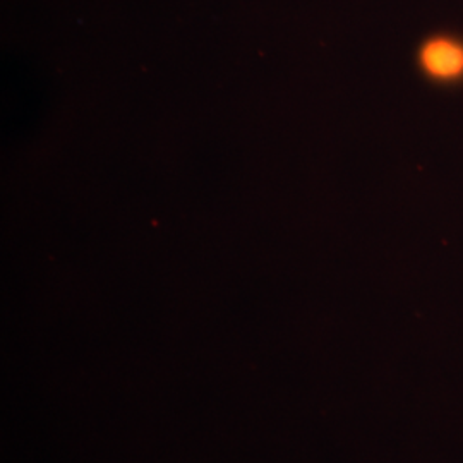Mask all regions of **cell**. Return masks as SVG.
<instances>
[{
  "label": "cell",
  "mask_w": 463,
  "mask_h": 463,
  "mask_svg": "<svg viewBox=\"0 0 463 463\" xmlns=\"http://www.w3.org/2000/svg\"><path fill=\"white\" fill-rule=\"evenodd\" d=\"M422 62L436 76H457L463 71V49L451 40L438 38L422 50Z\"/></svg>",
  "instance_id": "cell-1"
}]
</instances>
